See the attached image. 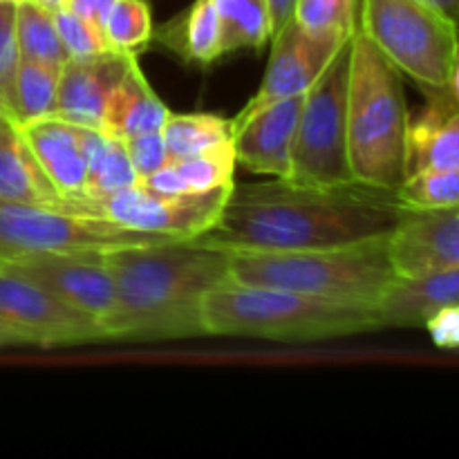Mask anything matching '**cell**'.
<instances>
[{"instance_id":"83f0119b","label":"cell","mask_w":459,"mask_h":459,"mask_svg":"<svg viewBox=\"0 0 459 459\" xmlns=\"http://www.w3.org/2000/svg\"><path fill=\"white\" fill-rule=\"evenodd\" d=\"M406 211H439L459 206V170L424 169L408 173L394 191Z\"/></svg>"},{"instance_id":"52a82bcc","label":"cell","mask_w":459,"mask_h":459,"mask_svg":"<svg viewBox=\"0 0 459 459\" xmlns=\"http://www.w3.org/2000/svg\"><path fill=\"white\" fill-rule=\"evenodd\" d=\"M352 39L305 92L291 148L290 182L316 188L354 184L348 157V79Z\"/></svg>"},{"instance_id":"277c9868","label":"cell","mask_w":459,"mask_h":459,"mask_svg":"<svg viewBox=\"0 0 459 459\" xmlns=\"http://www.w3.org/2000/svg\"><path fill=\"white\" fill-rule=\"evenodd\" d=\"M206 334L312 343L381 330L377 309L227 278L202 305Z\"/></svg>"},{"instance_id":"7c38bea8","label":"cell","mask_w":459,"mask_h":459,"mask_svg":"<svg viewBox=\"0 0 459 459\" xmlns=\"http://www.w3.org/2000/svg\"><path fill=\"white\" fill-rule=\"evenodd\" d=\"M3 264L43 285L97 323L106 318L115 303V281L103 254H52Z\"/></svg>"},{"instance_id":"d4e9b609","label":"cell","mask_w":459,"mask_h":459,"mask_svg":"<svg viewBox=\"0 0 459 459\" xmlns=\"http://www.w3.org/2000/svg\"><path fill=\"white\" fill-rule=\"evenodd\" d=\"M170 160L200 155L231 139V124L220 115L193 112V115H173L170 112L161 128Z\"/></svg>"},{"instance_id":"60d3db41","label":"cell","mask_w":459,"mask_h":459,"mask_svg":"<svg viewBox=\"0 0 459 459\" xmlns=\"http://www.w3.org/2000/svg\"><path fill=\"white\" fill-rule=\"evenodd\" d=\"M4 121H12V119H9V115H7V110H4V106H3V101H0V124H4Z\"/></svg>"},{"instance_id":"9c48e42d","label":"cell","mask_w":459,"mask_h":459,"mask_svg":"<svg viewBox=\"0 0 459 459\" xmlns=\"http://www.w3.org/2000/svg\"><path fill=\"white\" fill-rule=\"evenodd\" d=\"M231 186L206 193H182V195H160L142 184L108 195L103 200H74L67 211L90 218L108 220L130 231L155 233V236L193 240L204 236L218 224L227 206Z\"/></svg>"},{"instance_id":"3957f363","label":"cell","mask_w":459,"mask_h":459,"mask_svg":"<svg viewBox=\"0 0 459 459\" xmlns=\"http://www.w3.org/2000/svg\"><path fill=\"white\" fill-rule=\"evenodd\" d=\"M408 128L402 72L357 30L348 79V157L359 184L397 191L411 160Z\"/></svg>"},{"instance_id":"1f68e13d","label":"cell","mask_w":459,"mask_h":459,"mask_svg":"<svg viewBox=\"0 0 459 459\" xmlns=\"http://www.w3.org/2000/svg\"><path fill=\"white\" fill-rule=\"evenodd\" d=\"M16 4L0 0V101L12 119L13 81L21 65V49L16 36Z\"/></svg>"},{"instance_id":"6da1fadb","label":"cell","mask_w":459,"mask_h":459,"mask_svg":"<svg viewBox=\"0 0 459 459\" xmlns=\"http://www.w3.org/2000/svg\"><path fill=\"white\" fill-rule=\"evenodd\" d=\"M394 191L348 184L316 188L272 178L233 184L213 229L200 236L224 251H305L381 240L403 215Z\"/></svg>"},{"instance_id":"44dd1931","label":"cell","mask_w":459,"mask_h":459,"mask_svg":"<svg viewBox=\"0 0 459 459\" xmlns=\"http://www.w3.org/2000/svg\"><path fill=\"white\" fill-rule=\"evenodd\" d=\"M152 39L186 63H209L222 56V34L213 0H195L179 16L152 31Z\"/></svg>"},{"instance_id":"ffe728a7","label":"cell","mask_w":459,"mask_h":459,"mask_svg":"<svg viewBox=\"0 0 459 459\" xmlns=\"http://www.w3.org/2000/svg\"><path fill=\"white\" fill-rule=\"evenodd\" d=\"M170 110L157 97L152 85L143 76L137 61L128 67L124 79L112 90L106 108L103 130L117 139L139 137L148 133H161Z\"/></svg>"},{"instance_id":"e0dca14e","label":"cell","mask_w":459,"mask_h":459,"mask_svg":"<svg viewBox=\"0 0 459 459\" xmlns=\"http://www.w3.org/2000/svg\"><path fill=\"white\" fill-rule=\"evenodd\" d=\"M429 106L411 119L408 128V173L459 170V103L448 90L429 92Z\"/></svg>"},{"instance_id":"f1b7e54d","label":"cell","mask_w":459,"mask_h":459,"mask_svg":"<svg viewBox=\"0 0 459 459\" xmlns=\"http://www.w3.org/2000/svg\"><path fill=\"white\" fill-rule=\"evenodd\" d=\"M291 21L312 36L352 39L359 30V0H296Z\"/></svg>"},{"instance_id":"5bb4252c","label":"cell","mask_w":459,"mask_h":459,"mask_svg":"<svg viewBox=\"0 0 459 459\" xmlns=\"http://www.w3.org/2000/svg\"><path fill=\"white\" fill-rule=\"evenodd\" d=\"M305 94L272 103L231 128L236 161L264 178L290 179L291 148Z\"/></svg>"},{"instance_id":"2e32d148","label":"cell","mask_w":459,"mask_h":459,"mask_svg":"<svg viewBox=\"0 0 459 459\" xmlns=\"http://www.w3.org/2000/svg\"><path fill=\"white\" fill-rule=\"evenodd\" d=\"M18 128H21L31 155L36 157L52 186L61 193L63 200L67 204L81 200L88 170H85L79 126L67 124L58 117H45V119L18 126Z\"/></svg>"},{"instance_id":"8d00e7d4","label":"cell","mask_w":459,"mask_h":459,"mask_svg":"<svg viewBox=\"0 0 459 459\" xmlns=\"http://www.w3.org/2000/svg\"><path fill=\"white\" fill-rule=\"evenodd\" d=\"M18 345H34L25 332L18 327L9 325V323L0 321V350L3 348H18Z\"/></svg>"},{"instance_id":"603a6c76","label":"cell","mask_w":459,"mask_h":459,"mask_svg":"<svg viewBox=\"0 0 459 459\" xmlns=\"http://www.w3.org/2000/svg\"><path fill=\"white\" fill-rule=\"evenodd\" d=\"M58 74H61V67L21 58L16 81H13V124L25 126L30 121L56 115Z\"/></svg>"},{"instance_id":"d6a6232c","label":"cell","mask_w":459,"mask_h":459,"mask_svg":"<svg viewBox=\"0 0 459 459\" xmlns=\"http://www.w3.org/2000/svg\"><path fill=\"white\" fill-rule=\"evenodd\" d=\"M124 143L139 179L148 178V175H152L155 170H160L161 166H166L170 161L161 133L139 134V137L124 139Z\"/></svg>"},{"instance_id":"4fadbf2b","label":"cell","mask_w":459,"mask_h":459,"mask_svg":"<svg viewBox=\"0 0 459 459\" xmlns=\"http://www.w3.org/2000/svg\"><path fill=\"white\" fill-rule=\"evenodd\" d=\"M397 278H420L459 267V206L439 211H403L388 238Z\"/></svg>"},{"instance_id":"ba28073f","label":"cell","mask_w":459,"mask_h":459,"mask_svg":"<svg viewBox=\"0 0 459 459\" xmlns=\"http://www.w3.org/2000/svg\"><path fill=\"white\" fill-rule=\"evenodd\" d=\"M169 240L175 238L130 231L108 220L54 206L0 200V263L52 254H108L126 247Z\"/></svg>"},{"instance_id":"5b68a950","label":"cell","mask_w":459,"mask_h":459,"mask_svg":"<svg viewBox=\"0 0 459 459\" xmlns=\"http://www.w3.org/2000/svg\"><path fill=\"white\" fill-rule=\"evenodd\" d=\"M388 238L327 249L229 251V273L247 285L377 309L397 281Z\"/></svg>"},{"instance_id":"7402d4cb","label":"cell","mask_w":459,"mask_h":459,"mask_svg":"<svg viewBox=\"0 0 459 459\" xmlns=\"http://www.w3.org/2000/svg\"><path fill=\"white\" fill-rule=\"evenodd\" d=\"M81 148L85 157L83 200H103L139 182L124 139L112 137L101 128H81Z\"/></svg>"},{"instance_id":"8992f818","label":"cell","mask_w":459,"mask_h":459,"mask_svg":"<svg viewBox=\"0 0 459 459\" xmlns=\"http://www.w3.org/2000/svg\"><path fill=\"white\" fill-rule=\"evenodd\" d=\"M359 30L426 92L448 90L459 49L451 16L421 0H361Z\"/></svg>"},{"instance_id":"f546056e","label":"cell","mask_w":459,"mask_h":459,"mask_svg":"<svg viewBox=\"0 0 459 459\" xmlns=\"http://www.w3.org/2000/svg\"><path fill=\"white\" fill-rule=\"evenodd\" d=\"M173 164L182 175L188 193H206L215 191V188L231 186L238 161L233 142L229 139V142L200 152V155L173 160Z\"/></svg>"},{"instance_id":"d590c367","label":"cell","mask_w":459,"mask_h":459,"mask_svg":"<svg viewBox=\"0 0 459 459\" xmlns=\"http://www.w3.org/2000/svg\"><path fill=\"white\" fill-rule=\"evenodd\" d=\"M269 16H272V36L281 30L285 22L291 21L294 16L296 0H267Z\"/></svg>"},{"instance_id":"f35d334b","label":"cell","mask_w":459,"mask_h":459,"mask_svg":"<svg viewBox=\"0 0 459 459\" xmlns=\"http://www.w3.org/2000/svg\"><path fill=\"white\" fill-rule=\"evenodd\" d=\"M448 92L453 94V99L459 103V49H457V58L455 65H453V74H451V83H448Z\"/></svg>"},{"instance_id":"4dcf8cb0","label":"cell","mask_w":459,"mask_h":459,"mask_svg":"<svg viewBox=\"0 0 459 459\" xmlns=\"http://www.w3.org/2000/svg\"><path fill=\"white\" fill-rule=\"evenodd\" d=\"M52 13H54V22H56L58 36H61V43L70 58H83V56H94V54L112 52L106 36H103V31L97 30L92 22L76 16V13L70 12L67 7L58 9V12H52Z\"/></svg>"},{"instance_id":"ac0fdd59","label":"cell","mask_w":459,"mask_h":459,"mask_svg":"<svg viewBox=\"0 0 459 459\" xmlns=\"http://www.w3.org/2000/svg\"><path fill=\"white\" fill-rule=\"evenodd\" d=\"M459 305V267L420 278H397L377 305L381 327H424L439 307Z\"/></svg>"},{"instance_id":"74e56055","label":"cell","mask_w":459,"mask_h":459,"mask_svg":"<svg viewBox=\"0 0 459 459\" xmlns=\"http://www.w3.org/2000/svg\"><path fill=\"white\" fill-rule=\"evenodd\" d=\"M421 3L430 4V7L439 9L442 13H446V16H451L453 21L457 22L459 18V0H421Z\"/></svg>"},{"instance_id":"d6986e66","label":"cell","mask_w":459,"mask_h":459,"mask_svg":"<svg viewBox=\"0 0 459 459\" xmlns=\"http://www.w3.org/2000/svg\"><path fill=\"white\" fill-rule=\"evenodd\" d=\"M0 200L54 209H65L67 204L31 155L13 121L0 124Z\"/></svg>"},{"instance_id":"cb8c5ba5","label":"cell","mask_w":459,"mask_h":459,"mask_svg":"<svg viewBox=\"0 0 459 459\" xmlns=\"http://www.w3.org/2000/svg\"><path fill=\"white\" fill-rule=\"evenodd\" d=\"M222 34V54L260 49L272 40L267 0H213Z\"/></svg>"},{"instance_id":"8fae6325","label":"cell","mask_w":459,"mask_h":459,"mask_svg":"<svg viewBox=\"0 0 459 459\" xmlns=\"http://www.w3.org/2000/svg\"><path fill=\"white\" fill-rule=\"evenodd\" d=\"M272 56H269L263 83L255 90L254 97L242 106V110L233 119H229L231 128L272 103L307 92L350 39L312 36L300 30L294 21H290L272 36Z\"/></svg>"},{"instance_id":"9a60e30c","label":"cell","mask_w":459,"mask_h":459,"mask_svg":"<svg viewBox=\"0 0 459 459\" xmlns=\"http://www.w3.org/2000/svg\"><path fill=\"white\" fill-rule=\"evenodd\" d=\"M137 56L103 52L94 56L67 58L58 74L56 115L81 128H101L112 90L117 88Z\"/></svg>"},{"instance_id":"836d02e7","label":"cell","mask_w":459,"mask_h":459,"mask_svg":"<svg viewBox=\"0 0 459 459\" xmlns=\"http://www.w3.org/2000/svg\"><path fill=\"white\" fill-rule=\"evenodd\" d=\"M424 327L439 350L459 352V305L439 307L426 318Z\"/></svg>"},{"instance_id":"7bdbcfd3","label":"cell","mask_w":459,"mask_h":459,"mask_svg":"<svg viewBox=\"0 0 459 459\" xmlns=\"http://www.w3.org/2000/svg\"><path fill=\"white\" fill-rule=\"evenodd\" d=\"M457 30H459V18H457Z\"/></svg>"},{"instance_id":"4316f807","label":"cell","mask_w":459,"mask_h":459,"mask_svg":"<svg viewBox=\"0 0 459 459\" xmlns=\"http://www.w3.org/2000/svg\"><path fill=\"white\" fill-rule=\"evenodd\" d=\"M152 12L148 0H115L103 22V36L112 52L139 56L152 40Z\"/></svg>"},{"instance_id":"b9f144b4","label":"cell","mask_w":459,"mask_h":459,"mask_svg":"<svg viewBox=\"0 0 459 459\" xmlns=\"http://www.w3.org/2000/svg\"><path fill=\"white\" fill-rule=\"evenodd\" d=\"M7 3H22V0H7Z\"/></svg>"},{"instance_id":"ab89813d","label":"cell","mask_w":459,"mask_h":459,"mask_svg":"<svg viewBox=\"0 0 459 459\" xmlns=\"http://www.w3.org/2000/svg\"><path fill=\"white\" fill-rule=\"evenodd\" d=\"M31 3L40 4V7L48 9V12H58V9L67 7V3H70V0H31Z\"/></svg>"},{"instance_id":"7a4b0ae2","label":"cell","mask_w":459,"mask_h":459,"mask_svg":"<svg viewBox=\"0 0 459 459\" xmlns=\"http://www.w3.org/2000/svg\"><path fill=\"white\" fill-rule=\"evenodd\" d=\"M115 303L101 325L106 341H169L204 336L206 294L231 278L229 251L202 240H169L103 254Z\"/></svg>"},{"instance_id":"30bf717a","label":"cell","mask_w":459,"mask_h":459,"mask_svg":"<svg viewBox=\"0 0 459 459\" xmlns=\"http://www.w3.org/2000/svg\"><path fill=\"white\" fill-rule=\"evenodd\" d=\"M0 321L25 332L34 345L106 341L101 325L43 285L0 263Z\"/></svg>"},{"instance_id":"e575fe53","label":"cell","mask_w":459,"mask_h":459,"mask_svg":"<svg viewBox=\"0 0 459 459\" xmlns=\"http://www.w3.org/2000/svg\"><path fill=\"white\" fill-rule=\"evenodd\" d=\"M112 3L115 0H70L67 9L74 12L76 16L85 18L88 22H92L97 30L103 31V22H106L108 12H110Z\"/></svg>"},{"instance_id":"484cf974","label":"cell","mask_w":459,"mask_h":459,"mask_svg":"<svg viewBox=\"0 0 459 459\" xmlns=\"http://www.w3.org/2000/svg\"><path fill=\"white\" fill-rule=\"evenodd\" d=\"M16 36L21 58H31L54 67H63L70 58L58 36L54 13L31 0L16 4Z\"/></svg>"}]
</instances>
